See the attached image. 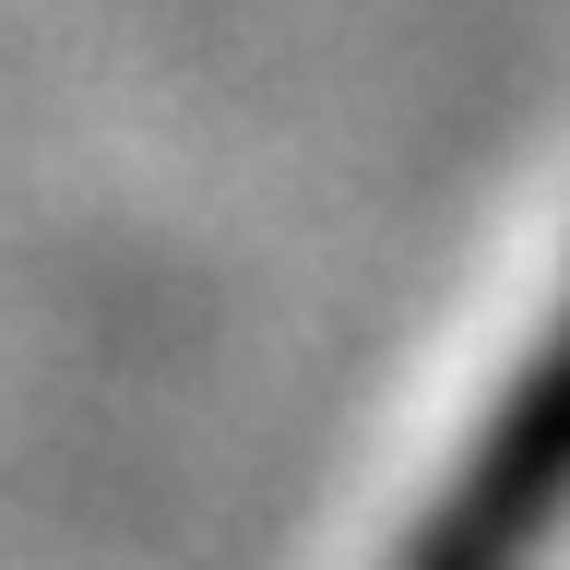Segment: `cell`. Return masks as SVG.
I'll use <instances>...</instances> for the list:
<instances>
[{
    "mask_svg": "<svg viewBox=\"0 0 570 570\" xmlns=\"http://www.w3.org/2000/svg\"><path fill=\"white\" fill-rule=\"evenodd\" d=\"M570 534V285L534 321V345L511 356V381L488 392V416L463 428V452L440 463V488L416 499V523L392 534L381 570H547Z\"/></svg>",
    "mask_w": 570,
    "mask_h": 570,
    "instance_id": "6da1fadb",
    "label": "cell"
}]
</instances>
